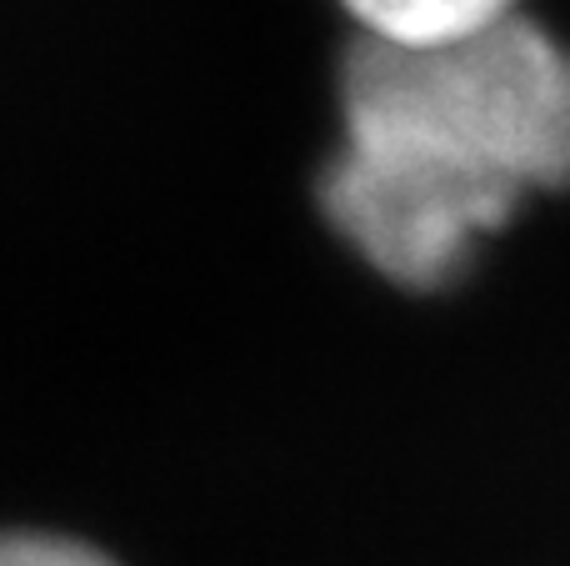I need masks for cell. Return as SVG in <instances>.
I'll return each mask as SVG.
<instances>
[{"mask_svg":"<svg viewBox=\"0 0 570 566\" xmlns=\"http://www.w3.org/2000/svg\"><path fill=\"white\" fill-rule=\"evenodd\" d=\"M341 120L321 170L335 236L405 291L455 286L525 201L570 191V46L531 16L431 50L355 40Z\"/></svg>","mask_w":570,"mask_h":566,"instance_id":"cell-1","label":"cell"},{"mask_svg":"<svg viewBox=\"0 0 570 566\" xmlns=\"http://www.w3.org/2000/svg\"><path fill=\"white\" fill-rule=\"evenodd\" d=\"M361 40L395 50L455 46L521 16V0H341Z\"/></svg>","mask_w":570,"mask_h":566,"instance_id":"cell-2","label":"cell"},{"mask_svg":"<svg viewBox=\"0 0 570 566\" xmlns=\"http://www.w3.org/2000/svg\"><path fill=\"white\" fill-rule=\"evenodd\" d=\"M0 566H116L86 541L40 537V531H0Z\"/></svg>","mask_w":570,"mask_h":566,"instance_id":"cell-3","label":"cell"}]
</instances>
